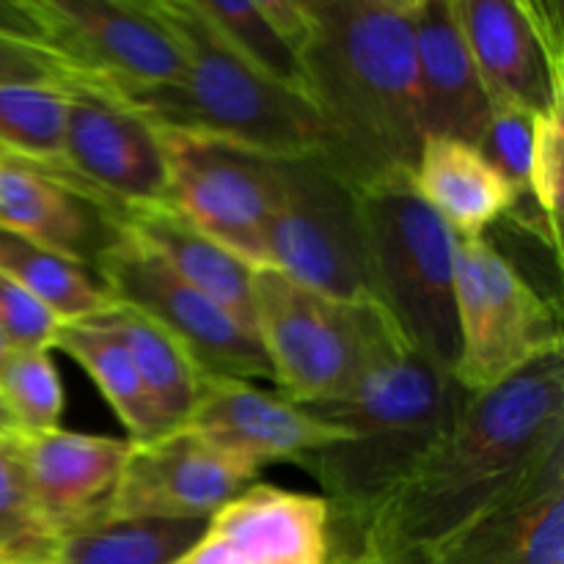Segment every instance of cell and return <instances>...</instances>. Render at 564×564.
<instances>
[{
  "mask_svg": "<svg viewBox=\"0 0 564 564\" xmlns=\"http://www.w3.org/2000/svg\"><path fill=\"white\" fill-rule=\"evenodd\" d=\"M564 452V352L485 394H468L444 438L352 529L328 523V551L372 564H424L438 545L516 494Z\"/></svg>",
  "mask_w": 564,
  "mask_h": 564,
  "instance_id": "obj_1",
  "label": "cell"
},
{
  "mask_svg": "<svg viewBox=\"0 0 564 564\" xmlns=\"http://www.w3.org/2000/svg\"><path fill=\"white\" fill-rule=\"evenodd\" d=\"M301 94L319 158L356 193L411 182L422 130L413 83L419 0H306Z\"/></svg>",
  "mask_w": 564,
  "mask_h": 564,
  "instance_id": "obj_2",
  "label": "cell"
},
{
  "mask_svg": "<svg viewBox=\"0 0 564 564\" xmlns=\"http://www.w3.org/2000/svg\"><path fill=\"white\" fill-rule=\"evenodd\" d=\"M466 400L449 372L433 367L394 334L345 400L308 405L347 433L345 441L297 460L325 488L330 527L352 529L367 521L444 438Z\"/></svg>",
  "mask_w": 564,
  "mask_h": 564,
  "instance_id": "obj_3",
  "label": "cell"
},
{
  "mask_svg": "<svg viewBox=\"0 0 564 564\" xmlns=\"http://www.w3.org/2000/svg\"><path fill=\"white\" fill-rule=\"evenodd\" d=\"M152 9L180 44L185 77L176 86L113 94L116 99L158 130L218 138L275 160L323 152L306 99L248 66L193 0H152Z\"/></svg>",
  "mask_w": 564,
  "mask_h": 564,
  "instance_id": "obj_4",
  "label": "cell"
},
{
  "mask_svg": "<svg viewBox=\"0 0 564 564\" xmlns=\"http://www.w3.org/2000/svg\"><path fill=\"white\" fill-rule=\"evenodd\" d=\"M361 198L372 303L408 347L452 375L457 364L455 240L411 182Z\"/></svg>",
  "mask_w": 564,
  "mask_h": 564,
  "instance_id": "obj_5",
  "label": "cell"
},
{
  "mask_svg": "<svg viewBox=\"0 0 564 564\" xmlns=\"http://www.w3.org/2000/svg\"><path fill=\"white\" fill-rule=\"evenodd\" d=\"M253 334L279 394L328 405L350 394L375 352L397 334L375 303H339L273 268L253 270Z\"/></svg>",
  "mask_w": 564,
  "mask_h": 564,
  "instance_id": "obj_6",
  "label": "cell"
},
{
  "mask_svg": "<svg viewBox=\"0 0 564 564\" xmlns=\"http://www.w3.org/2000/svg\"><path fill=\"white\" fill-rule=\"evenodd\" d=\"M457 364L452 378L466 394L499 389L562 352L560 308L540 295L488 237L455 240Z\"/></svg>",
  "mask_w": 564,
  "mask_h": 564,
  "instance_id": "obj_7",
  "label": "cell"
},
{
  "mask_svg": "<svg viewBox=\"0 0 564 564\" xmlns=\"http://www.w3.org/2000/svg\"><path fill=\"white\" fill-rule=\"evenodd\" d=\"M268 268L339 303H372L361 198L319 154L275 160Z\"/></svg>",
  "mask_w": 564,
  "mask_h": 564,
  "instance_id": "obj_8",
  "label": "cell"
},
{
  "mask_svg": "<svg viewBox=\"0 0 564 564\" xmlns=\"http://www.w3.org/2000/svg\"><path fill=\"white\" fill-rule=\"evenodd\" d=\"M11 11L64 61L72 80L135 94L185 77L180 44L152 0H22Z\"/></svg>",
  "mask_w": 564,
  "mask_h": 564,
  "instance_id": "obj_9",
  "label": "cell"
},
{
  "mask_svg": "<svg viewBox=\"0 0 564 564\" xmlns=\"http://www.w3.org/2000/svg\"><path fill=\"white\" fill-rule=\"evenodd\" d=\"M169 202L248 268H268V229L279 196L275 158L193 132L160 130Z\"/></svg>",
  "mask_w": 564,
  "mask_h": 564,
  "instance_id": "obj_10",
  "label": "cell"
},
{
  "mask_svg": "<svg viewBox=\"0 0 564 564\" xmlns=\"http://www.w3.org/2000/svg\"><path fill=\"white\" fill-rule=\"evenodd\" d=\"M94 270L119 306L143 314L174 336L204 375L273 383L253 330L119 229L113 242L99 251Z\"/></svg>",
  "mask_w": 564,
  "mask_h": 564,
  "instance_id": "obj_11",
  "label": "cell"
},
{
  "mask_svg": "<svg viewBox=\"0 0 564 564\" xmlns=\"http://www.w3.org/2000/svg\"><path fill=\"white\" fill-rule=\"evenodd\" d=\"M66 185L110 215L169 202L163 138L152 121L88 83L66 77Z\"/></svg>",
  "mask_w": 564,
  "mask_h": 564,
  "instance_id": "obj_12",
  "label": "cell"
},
{
  "mask_svg": "<svg viewBox=\"0 0 564 564\" xmlns=\"http://www.w3.org/2000/svg\"><path fill=\"white\" fill-rule=\"evenodd\" d=\"M490 108L564 102L562 9L534 0H449Z\"/></svg>",
  "mask_w": 564,
  "mask_h": 564,
  "instance_id": "obj_13",
  "label": "cell"
},
{
  "mask_svg": "<svg viewBox=\"0 0 564 564\" xmlns=\"http://www.w3.org/2000/svg\"><path fill=\"white\" fill-rule=\"evenodd\" d=\"M253 479L187 427L130 441L105 523L209 521Z\"/></svg>",
  "mask_w": 564,
  "mask_h": 564,
  "instance_id": "obj_14",
  "label": "cell"
},
{
  "mask_svg": "<svg viewBox=\"0 0 564 564\" xmlns=\"http://www.w3.org/2000/svg\"><path fill=\"white\" fill-rule=\"evenodd\" d=\"M182 427L202 435L253 477L273 463H297L347 435L339 424L286 400L279 391L218 375H204L196 405Z\"/></svg>",
  "mask_w": 564,
  "mask_h": 564,
  "instance_id": "obj_15",
  "label": "cell"
},
{
  "mask_svg": "<svg viewBox=\"0 0 564 564\" xmlns=\"http://www.w3.org/2000/svg\"><path fill=\"white\" fill-rule=\"evenodd\" d=\"M328 518L323 496L248 485L171 564H325Z\"/></svg>",
  "mask_w": 564,
  "mask_h": 564,
  "instance_id": "obj_16",
  "label": "cell"
},
{
  "mask_svg": "<svg viewBox=\"0 0 564 564\" xmlns=\"http://www.w3.org/2000/svg\"><path fill=\"white\" fill-rule=\"evenodd\" d=\"M17 449L36 507L58 540L108 521L130 438L58 427L25 433L17 441Z\"/></svg>",
  "mask_w": 564,
  "mask_h": 564,
  "instance_id": "obj_17",
  "label": "cell"
},
{
  "mask_svg": "<svg viewBox=\"0 0 564 564\" xmlns=\"http://www.w3.org/2000/svg\"><path fill=\"white\" fill-rule=\"evenodd\" d=\"M413 83L422 138H452L479 147L490 121V99L449 0H419L413 20Z\"/></svg>",
  "mask_w": 564,
  "mask_h": 564,
  "instance_id": "obj_18",
  "label": "cell"
},
{
  "mask_svg": "<svg viewBox=\"0 0 564 564\" xmlns=\"http://www.w3.org/2000/svg\"><path fill=\"white\" fill-rule=\"evenodd\" d=\"M424 564H564V452Z\"/></svg>",
  "mask_w": 564,
  "mask_h": 564,
  "instance_id": "obj_19",
  "label": "cell"
},
{
  "mask_svg": "<svg viewBox=\"0 0 564 564\" xmlns=\"http://www.w3.org/2000/svg\"><path fill=\"white\" fill-rule=\"evenodd\" d=\"M113 224L121 235L154 253L182 281L213 297L220 308L253 330V268L198 231L174 204L130 207L116 215Z\"/></svg>",
  "mask_w": 564,
  "mask_h": 564,
  "instance_id": "obj_20",
  "label": "cell"
},
{
  "mask_svg": "<svg viewBox=\"0 0 564 564\" xmlns=\"http://www.w3.org/2000/svg\"><path fill=\"white\" fill-rule=\"evenodd\" d=\"M0 229L66 253L88 268L116 237V224L105 209L64 182L9 158H0Z\"/></svg>",
  "mask_w": 564,
  "mask_h": 564,
  "instance_id": "obj_21",
  "label": "cell"
},
{
  "mask_svg": "<svg viewBox=\"0 0 564 564\" xmlns=\"http://www.w3.org/2000/svg\"><path fill=\"white\" fill-rule=\"evenodd\" d=\"M411 185L455 237H485L523 198L477 147L452 138H424Z\"/></svg>",
  "mask_w": 564,
  "mask_h": 564,
  "instance_id": "obj_22",
  "label": "cell"
},
{
  "mask_svg": "<svg viewBox=\"0 0 564 564\" xmlns=\"http://www.w3.org/2000/svg\"><path fill=\"white\" fill-rule=\"evenodd\" d=\"M0 273L31 292L64 325L97 319L116 308L97 270L9 229H0Z\"/></svg>",
  "mask_w": 564,
  "mask_h": 564,
  "instance_id": "obj_23",
  "label": "cell"
},
{
  "mask_svg": "<svg viewBox=\"0 0 564 564\" xmlns=\"http://www.w3.org/2000/svg\"><path fill=\"white\" fill-rule=\"evenodd\" d=\"M97 323L105 325L130 352L138 378L152 397L165 430L182 427L196 405L204 380V372L187 356L185 347L152 319L119 303L108 314L97 317Z\"/></svg>",
  "mask_w": 564,
  "mask_h": 564,
  "instance_id": "obj_24",
  "label": "cell"
},
{
  "mask_svg": "<svg viewBox=\"0 0 564 564\" xmlns=\"http://www.w3.org/2000/svg\"><path fill=\"white\" fill-rule=\"evenodd\" d=\"M53 350L69 356L91 378L110 411L130 433V441H149L169 433L152 397L147 394L141 378H138L130 352L105 325H99L97 319L61 325Z\"/></svg>",
  "mask_w": 564,
  "mask_h": 564,
  "instance_id": "obj_25",
  "label": "cell"
},
{
  "mask_svg": "<svg viewBox=\"0 0 564 564\" xmlns=\"http://www.w3.org/2000/svg\"><path fill=\"white\" fill-rule=\"evenodd\" d=\"M64 86L0 88V158L17 160L66 185Z\"/></svg>",
  "mask_w": 564,
  "mask_h": 564,
  "instance_id": "obj_26",
  "label": "cell"
},
{
  "mask_svg": "<svg viewBox=\"0 0 564 564\" xmlns=\"http://www.w3.org/2000/svg\"><path fill=\"white\" fill-rule=\"evenodd\" d=\"M207 521H110L66 534L55 564H171L198 538Z\"/></svg>",
  "mask_w": 564,
  "mask_h": 564,
  "instance_id": "obj_27",
  "label": "cell"
},
{
  "mask_svg": "<svg viewBox=\"0 0 564 564\" xmlns=\"http://www.w3.org/2000/svg\"><path fill=\"white\" fill-rule=\"evenodd\" d=\"M193 3L248 66H253L268 80L301 94V58L275 31L273 22L262 14L259 3H246V0H193Z\"/></svg>",
  "mask_w": 564,
  "mask_h": 564,
  "instance_id": "obj_28",
  "label": "cell"
},
{
  "mask_svg": "<svg viewBox=\"0 0 564 564\" xmlns=\"http://www.w3.org/2000/svg\"><path fill=\"white\" fill-rule=\"evenodd\" d=\"M55 549L58 534L36 507L17 441L0 444V564L53 562Z\"/></svg>",
  "mask_w": 564,
  "mask_h": 564,
  "instance_id": "obj_29",
  "label": "cell"
},
{
  "mask_svg": "<svg viewBox=\"0 0 564 564\" xmlns=\"http://www.w3.org/2000/svg\"><path fill=\"white\" fill-rule=\"evenodd\" d=\"M0 394L25 433L61 427L64 383L55 369L53 350H11L0 361Z\"/></svg>",
  "mask_w": 564,
  "mask_h": 564,
  "instance_id": "obj_30",
  "label": "cell"
},
{
  "mask_svg": "<svg viewBox=\"0 0 564 564\" xmlns=\"http://www.w3.org/2000/svg\"><path fill=\"white\" fill-rule=\"evenodd\" d=\"M564 102L534 116L532 163H529V198L543 215L556 251L562 253V154H564Z\"/></svg>",
  "mask_w": 564,
  "mask_h": 564,
  "instance_id": "obj_31",
  "label": "cell"
},
{
  "mask_svg": "<svg viewBox=\"0 0 564 564\" xmlns=\"http://www.w3.org/2000/svg\"><path fill=\"white\" fill-rule=\"evenodd\" d=\"M534 113L512 105L490 108V121L479 141L482 158L521 193L529 196V163H532Z\"/></svg>",
  "mask_w": 564,
  "mask_h": 564,
  "instance_id": "obj_32",
  "label": "cell"
},
{
  "mask_svg": "<svg viewBox=\"0 0 564 564\" xmlns=\"http://www.w3.org/2000/svg\"><path fill=\"white\" fill-rule=\"evenodd\" d=\"M69 77L64 61L20 25L0 22V88L61 86Z\"/></svg>",
  "mask_w": 564,
  "mask_h": 564,
  "instance_id": "obj_33",
  "label": "cell"
},
{
  "mask_svg": "<svg viewBox=\"0 0 564 564\" xmlns=\"http://www.w3.org/2000/svg\"><path fill=\"white\" fill-rule=\"evenodd\" d=\"M61 325L64 323L31 292L0 273V334L11 350H53Z\"/></svg>",
  "mask_w": 564,
  "mask_h": 564,
  "instance_id": "obj_34",
  "label": "cell"
},
{
  "mask_svg": "<svg viewBox=\"0 0 564 564\" xmlns=\"http://www.w3.org/2000/svg\"><path fill=\"white\" fill-rule=\"evenodd\" d=\"M25 435V427L20 424V419L14 416V411L9 408V402L0 394V444H14Z\"/></svg>",
  "mask_w": 564,
  "mask_h": 564,
  "instance_id": "obj_35",
  "label": "cell"
},
{
  "mask_svg": "<svg viewBox=\"0 0 564 564\" xmlns=\"http://www.w3.org/2000/svg\"><path fill=\"white\" fill-rule=\"evenodd\" d=\"M325 564H369L361 556H350V554H328V562Z\"/></svg>",
  "mask_w": 564,
  "mask_h": 564,
  "instance_id": "obj_36",
  "label": "cell"
},
{
  "mask_svg": "<svg viewBox=\"0 0 564 564\" xmlns=\"http://www.w3.org/2000/svg\"><path fill=\"white\" fill-rule=\"evenodd\" d=\"M9 352H11L9 341H6V336H3V334H0V361H3V358H6V356H9Z\"/></svg>",
  "mask_w": 564,
  "mask_h": 564,
  "instance_id": "obj_37",
  "label": "cell"
},
{
  "mask_svg": "<svg viewBox=\"0 0 564 564\" xmlns=\"http://www.w3.org/2000/svg\"><path fill=\"white\" fill-rule=\"evenodd\" d=\"M42 564H55V562H42Z\"/></svg>",
  "mask_w": 564,
  "mask_h": 564,
  "instance_id": "obj_38",
  "label": "cell"
}]
</instances>
